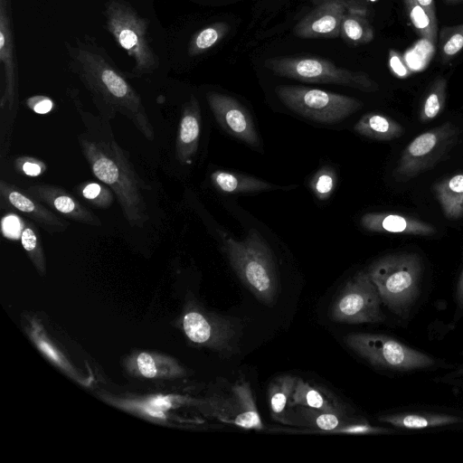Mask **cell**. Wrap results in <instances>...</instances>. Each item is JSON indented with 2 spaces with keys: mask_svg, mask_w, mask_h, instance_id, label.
<instances>
[{
  "mask_svg": "<svg viewBox=\"0 0 463 463\" xmlns=\"http://www.w3.org/2000/svg\"><path fill=\"white\" fill-rule=\"evenodd\" d=\"M85 131L78 135L80 148L92 174L116 194L123 215L132 227L149 219L143 191L150 189L136 172L128 153L114 137L109 120L85 110L78 91H68Z\"/></svg>",
  "mask_w": 463,
  "mask_h": 463,
  "instance_id": "cell-1",
  "label": "cell"
},
{
  "mask_svg": "<svg viewBox=\"0 0 463 463\" xmlns=\"http://www.w3.org/2000/svg\"><path fill=\"white\" fill-rule=\"evenodd\" d=\"M71 66L90 91L93 102L106 119L119 113L130 120L149 141L155 139V130L138 93L94 44L78 42L69 47Z\"/></svg>",
  "mask_w": 463,
  "mask_h": 463,
  "instance_id": "cell-2",
  "label": "cell"
},
{
  "mask_svg": "<svg viewBox=\"0 0 463 463\" xmlns=\"http://www.w3.org/2000/svg\"><path fill=\"white\" fill-rule=\"evenodd\" d=\"M229 262L242 284L262 303L272 306L278 292V274L272 251L256 229L237 241L223 242Z\"/></svg>",
  "mask_w": 463,
  "mask_h": 463,
  "instance_id": "cell-3",
  "label": "cell"
},
{
  "mask_svg": "<svg viewBox=\"0 0 463 463\" xmlns=\"http://www.w3.org/2000/svg\"><path fill=\"white\" fill-rule=\"evenodd\" d=\"M422 265L416 253H395L374 261L367 272L382 302L396 315L406 317L420 292Z\"/></svg>",
  "mask_w": 463,
  "mask_h": 463,
  "instance_id": "cell-4",
  "label": "cell"
},
{
  "mask_svg": "<svg viewBox=\"0 0 463 463\" xmlns=\"http://www.w3.org/2000/svg\"><path fill=\"white\" fill-rule=\"evenodd\" d=\"M265 68L274 74L304 82L336 84L364 92H373L378 84L364 71L340 68L317 56H279L265 61Z\"/></svg>",
  "mask_w": 463,
  "mask_h": 463,
  "instance_id": "cell-5",
  "label": "cell"
},
{
  "mask_svg": "<svg viewBox=\"0 0 463 463\" xmlns=\"http://www.w3.org/2000/svg\"><path fill=\"white\" fill-rule=\"evenodd\" d=\"M105 17L108 31L135 61L132 73L137 77L154 71L158 60L147 42V20L121 0H109L106 4Z\"/></svg>",
  "mask_w": 463,
  "mask_h": 463,
  "instance_id": "cell-6",
  "label": "cell"
},
{
  "mask_svg": "<svg viewBox=\"0 0 463 463\" xmlns=\"http://www.w3.org/2000/svg\"><path fill=\"white\" fill-rule=\"evenodd\" d=\"M275 93L292 111L320 123H335L363 107V103L346 95L297 85H279Z\"/></svg>",
  "mask_w": 463,
  "mask_h": 463,
  "instance_id": "cell-7",
  "label": "cell"
},
{
  "mask_svg": "<svg viewBox=\"0 0 463 463\" xmlns=\"http://www.w3.org/2000/svg\"><path fill=\"white\" fill-rule=\"evenodd\" d=\"M346 345L372 365L396 371L428 368L435 364L430 355L381 334L350 333Z\"/></svg>",
  "mask_w": 463,
  "mask_h": 463,
  "instance_id": "cell-8",
  "label": "cell"
},
{
  "mask_svg": "<svg viewBox=\"0 0 463 463\" xmlns=\"http://www.w3.org/2000/svg\"><path fill=\"white\" fill-rule=\"evenodd\" d=\"M459 129L451 122L417 136L403 149L393 171L397 180L407 181L429 170L445 156L458 140Z\"/></svg>",
  "mask_w": 463,
  "mask_h": 463,
  "instance_id": "cell-9",
  "label": "cell"
},
{
  "mask_svg": "<svg viewBox=\"0 0 463 463\" xmlns=\"http://www.w3.org/2000/svg\"><path fill=\"white\" fill-rule=\"evenodd\" d=\"M382 298L367 271L354 274L335 299L331 319L345 324L379 323L384 320Z\"/></svg>",
  "mask_w": 463,
  "mask_h": 463,
  "instance_id": "cell-10",
  "label": "cell"
},
{
  "mask_svg": "<svg viewBox=\"0 0 463 463\" xmlns=\"http://www.w3.org/2000/svg\"><path fill=\"white\" fill-rule=\"evenodd\" d=\"M0 61L5 74V84L0 99V156L4 159L9 150L18 101L17 69L9 0H0Z\"/></svg>",
  "mask_w": 463,
  "mask_h": 463,
  "instance_id": "cell-11",
  "label": "cell"
},
{
  "mask_svg": "<svg viewBox=\"0 0 463 463\" xmlns=\"http://www.w3.org/2000/svg\"><path fill=\"white\" fill-rule=\"evenodd\" d=\"M183 327L191 341L213 348L224 357L239 352L241 326L234 317L194 309L184 315Z\"/></svg>",
  "mask_w": 463,
  "mask_h": 463,
  "instance_id": "cell-12",
  "label": "cell"
},
{
  "mask_svg": "<svg viewBox=\"0 0 463 463\" xmlns=\"http://www.w3.org/2000/svg\"><path fill=\"white\" fill-rule=\"evenodd\" d=\"M359 4L355 0H323L298 22L294 33L303 39L339 37L345 13Z\"/></svg>",
  "mask_w": 463,
  "mask_h": 463,
  "instance_id": "cell-13",
  "label": "cell"
},
{
  "mask_svg": "<svg viewBox=\"0 0 463 463\" xmlns=\"http://www.w3.org/2000/svg\"><path fill=\"white\" fill-rule=\"evenodd\" d=\"M207 101L217 122L228 134L251 146H260L253 120L238 100L231 96L211 91L207 94Z\"/></svg>",
  "mask_w": 463,
  "mask_h": 463,
  "instance_id": "cell-14",
  "label": "cell"
},
{
  "mask_svg": "<svg viewBox=\"0 0 463 463\" xmlns=\"http://www.w3.org/2000/svg\"><path fill=\"white\" fill-rule=\"evenodd\" d=\"M0 199L3 204L26 215L51 234L62 232L69 227L67 221L49 210L44 203L4 180L0 181Z\"/></svg>",
  "mask_w": 463,
  "mask_h": 463,
  "instance_id": "cell-15",
  "label": "cell"
},
{
  "mask_svg": "<svg viewBox=\"0 0 463 463\" xmlns=\"http://www.w3.org/2000/svg\"><path fill=\"white\" fill-rule=\"evenodd\" d=\"M217 411L224 422L248 430L264 429L250 383L242 378L232 387L230 396L224 398Z\"/></svg>",
  "mask_w": 463,
  "mask_h": 463,
  "instance_id": "cell-16",
  "label": "cell"
},
{
  "mask_svg": "<svg viewBox=\"0 0 463 463\" xmlns=\"http://www.w3.org/2000/svg\"><path fill=\"white\" fill-rule=\"evenodd\" d=\"M26 192L69 220L96 227L102 224L100 219L89 208L59 186L36 184L27 187Z\"/></svg>",
  "mask_w": 463,
  "mask_h": 463,
  "instance_id": "cell-17",
  "label": "cell"
},
{
  "mask_svg": "<svg viewBox=\"0 0 463 463\" xmlns=\"http://www.w3.org/2000/svg\"><path fill=\"white\" fill-rule=\"evenodd\" d=\"M201 110L197 99L191 96L184 104L175 140V156L181 165L191 164L198 149Z\"/></svg>",
  "mask_w": 463,
  "mask_h": 463,
  "instance_id": "cell-18",
  "label": "cell"
},
{
  "mask_svg": "<svg viewBox=\"0 0 463 463\" xmlns=\"http://www.w3.org/2000/svg\"><path fill=\"white\" fill-rule=\"evenodd\" d=\"M361 224L370 232L431 236L436 228L421 220L386 213H368L362 216Z\"/></svg>",
  "mask_w": 463,
  "mask_h": 463,
  "instance_id": "cell-19",
  "label": "cell"
},
{
  "mask_svg": "<svg viewBox=\"0 0 463 463\" xmlns=\"http://www.w3.org/2000/svg\"><path fill=\"white\" fill-rule=\"evenodd\" d=\"M290 407L305 406L312 409L346 414L344 404L330 392L298 377L290 398Z\"/></svg>",
  "mask_w": 463,
  "mask_h": 463,
  "instance_id": "cell-20",
  "label": "cell"
},
{
  "mask_svg": "<svg viewBox=\"0 0 463 463\" xmlns=\"http://www.w3.org/2000/svg\"><path fill=\"white\" fill-rule=\"evenodd\" d=\"M295 411H290V420L293 426L313 429L315 431L334 433L335 430L354 420L346 414L319 411L305 406H294Z\"/></svg>",
  "mask_w": 463,
  "mask_h": 463,
  "instance_id": "cell-21",
  "label": "cell"
},
{
  "mask_svg": "<svg viewBox=\"0 0 463 463\" xmlns=\"http://www.w3.org/2000/svg\"><path fill=\"white\" fill-rule=\"evenodd\" d=\"M298 377L280 374L273 378L268 387L269 405L271 418L282 424L292 425L289 418L290 398Z\"/></svg>",
  "mask_w": 463,
  "mask_h": 463,
  "instance_id": "cell-22",
  "label": "cell"
},
{
  "mask_svg": "<svg viewBox=\"0 0 463 463\" xmlns=\"http://www.w3.org/2000/svg\"><path fill=\"white\" fill-rule=\"evenodd\" d=\"M373 36L365 7L359 4L350 8L341 22L340 37L349 44L361 45L372 42Z\"/></svg>",
  "mask_w": 463,
  "mask_h": 463,
  "instance_id": "cell-23",
  "label": "cell"
},
{
  "mask_svg": "<svg viewBox=\"0 0 463 463\" xmlns=\"http://www.w3.org/2000/svg\"><path fill=\"white\" fill-rule=\"evenodd\" d=\"M213 185L224 194L255 193L277 188V186L254 176L224 170L212 173Z\"/></svg>",
  "mask_w": 463,
  "mask_h": 463,
  "instance_id": "cell-24",
  "label": "cell"
},
{
  "mask_svg": "<svg viewBox=\"0 0 463 463\" xmlns=\"http://www.w3.org/2000/svg\"><path fill=\"white\" fill-rule=\"evenodd\" d=\"M354 128L357 134L377 140H392L403 133V128L398 122L374 112L362 116Z\"/></svg>",
  "mask_w": 463,
  "mask_h": 463,
  "instance_id": "cell-25",
  "label": "cell"
},
{
  "mask_svg": "<svg viewBox=\"0 0 463 463\" xmlns=\"http://www.w3.org/2000/svg\"><path fill=\"white\" fill-rule=\"evenodd\" d=\"M379 420L397 428L420 430L462 422L463 419L447 414L398 413L382 416Z\"/></svg>",
  "mask_w": 463,
  "mask_h": 463,
  "instance_id": "cell-26",
  "label": "cell"
},
{
  "mask_svg": "<svg viewBox=\"0 0 463 463\" xmlns=\"http://www.w3.org/2000/svg\"><path fill=\"white\" fill-rule=\"evenodd\" d=\"M437 199L447 218L463 215V174L455 175L435 184Z\"/></svg>",
  "mask_w": 463,
  "mask_h": 463,
  "instance_id": "cell-27",
  "label": "cell"
},
{
  "mask_svg": "<svg viewBox=\"0 0 463 463\" xmlns=\"http://www.w3.org/2000/svg\"><path fill=\"white\" fill-rule=\"evenodd\" d=\"M230 26L223 22L211 24L192 37L188 53L190 56L202 54L218 44L229 33Z\"/></svg>",
  "mask_w": 463,
  "mask_h": 463,
  "instance_id": "cell-28",
  "label": "cell"
},
{
  "mask_svg": "<svg viewBox=\"0 0 463 463\" xmlns=\"http://www.w3.org/2000/svg\"><path fill=\"white\" fill-rule=\"evenodd\" d=\"M404 5L410 20L419 34L431 44L437 43L438 26L425 9L415 0H404Z\"/></svg>",
  "mask_w": 463,
  "mask_h": 463,
  "instance_id": "cell-29",
  "label": "cell"
},
{
  "mask_svg": "<svg viewBox=\"0 0 463 463\" xmlns=\"http://www.w3.org/2000/svg\"><path fill=\"white\" fill-rule=\"evenodd\" d=\"M446 88L447 81L444 78H439L432 83L420 109V120L433 119L440 113L445 104Z\"/></svg>",
  "mask_w": 463,
  "mask_h": 463,
  "instance_id": "cell-30",
  "label": "cell"
},
{
  "mask_svg": "<svg viewBox=\"0 0 463 463\" xmlns=\"http://www.w3.org/2000/svg\"><path fill=\"white\" fill-rule=\"evenodd\" d=\"M21 243L33 262L40 269H44V255L39 232L33 222L23 220L20 234Z\"/></svg>",
  "mask_w": 463,
  "mask_h": 463,
  "instance_id": "cell-31",
  "label": "cell"
},
{
  "mask_svg": "<svg viewBox=\"0 0 463 463\" xmlns=\"http://www.w3.org/2000/svg\"><path fill=\"white\" fill-rule=\"evenodd\" d=\"M439 52L444 61H449L463 50V24L445 26L440 30Z\"/></svg>",
  "mask_w": 463,
  "mask_h": 463,
  "instance_id": "cell-32",
  "label": "cell"
},
{
  "mask_svg": "<svg viewBox=\"0 0 463 463\" xmlns=\"http://www.w3.org/2000/svg\"><path fill=\"white\" fill-rule=\"evenodd\" d=\"M336 180L335 170L329 166H324L312 177L309 186L319 200H326L334 192Z\"/></svg>",
  "mask_w": 463,
  "mask_h": 463,
  "instance_id": "cell-33",
  "label": "cell"
},
{
  "mask_svg": "<svg viewBox=\"0 0 463 463\" xmlns=\"http://www.w3.org/2000/svg\"><path fill=\"white\" fill-rule=\"evenodd\" d=\"M82 196L97 208H109L112 203L113 196L110 191L98 183H86L80 186Z\"/></svg>",
  "mask_w": 463,
  "mask_h": 463,
  "instance_id": "cell-34",
  "label": "cell"
},
{
  "mask_svg": "<svg viewBox=\"0 0 463 463\" xmlns=\"http://www.w3.org/2000/svg\"><path fill=\"white\" fill-rule=\"evenodd\" d=\"M394 430L386 428L375 427L364 420H354L340 427L334 433L344 434H386Z\"/></svg>",
  "mask_w": 463,
  "mask_h": 463,
  "instance_id": "cell-35",
  "label": "cell"
},
{
  "mask_svg": "<svg viewBox=\"0 0 463 463\" xmlns=\"http://www.w3.org/2000/svg\"><path fill=\"white\" fill-rule=\"evenodd\" d=\"M15 168L28 176H38L45 170V165L42 161L33 157H18L15 162Z\"/></svg>",
  "mask_w": 463,
  "mask_h": 463,
  "instance_id": "cell-36",
  "label": "cell"
},
{
  "mask_svg": "<svg viewBox=\"0 0 463 463\" xmlns=\"http://www.w3.org/2000/svg\"><path fill=\"white\" fill-rule=\"evenodd\" d=\"M26 105L35 113L45 114L52 110V100L46 96H33L26 99Z\"/></svg>",
  "mask_w": 463,
  "mask_h": 463,
  "instance_id": "cell-37",
  "label": "cell"
},
{
  "mask_svg": "<svg viewBox=\"0 0 463 463\" xmlns=\"http://www.w3.org/2000/svg\"><path fill=\"white\" fill-rule=\"evenodd\" d=\"M137 364L140 373L146 378H153L156 375V366L152 356L142 353L137 356Z\"/></svg>",
  "mask_w": 463,
  "mask_h": 463,
  "instance_id": "cell-38",
  "label": "cell"
},
{
  "mask_svg": "<svg viewBox=\"0 0 463 463\" xmlns=\"http://www.w3.org/2000/svg\"><path fill=\"white\" fill-rule=\"evenodd\" d=\"M390 67L399 76H404L407 74V69L402 65L400 55L394 51H390L389 56Z\"/></svg>",
  "mask_w": 463,
  "mask_h": 463,
  "instance_id": "cell-39",
  "label": "cell"
},
{
  "mask_svg": "<svg viewBox=\"0 0 463 463\" xmlns=\"http://www.w3.org/2000/svg\"><path fill=\"white\" fill-rule=\"evenodd\" d=\"M147 404L158 410L165 411L172 406V402L171 399H169V397L157 396L156 398H153Z\"/></svg>",
  "mask_w": 463,
  "mask_h": 463,
  "instance_id": "cell-40",
  "label": "cell"
},
{
  "mask_svg": "<svg viewBox=\"0 0 463 463\" xmlns=\"http://www.w3.org/2000/svg\"><path fill=\"white\" fill-rule=\"evenodd\" d=\"M428 13L430 17L437 23L434 0H415Z\"/></svg>",
  "mask_w": 463,
  "mask_h": 463,
  "instance_id": "cell-41",
  "label": "cell"
},
{
  "mask_svg": "<svg viewBox=\"0 0 463 463\" xmlns=\"http://www.w3.org/2000/svg\"><path fill=\"white\" fill-rule=\"evenodd\" d=\"M38 345L41 350L50 358H52L55 362L60 361L59 355L57 354L56 351L49 344H47L44 341H39Z\"/></svg>",
  "mask_w": 463,
  "mask_h": 463,
  "instance_id": "cell-42",
  "label": "cell"
},
{
  "mask_svg": "<svg viewBox=\"0 0 463 463\" xmlns=\"http://www.w3.org/2000/svg\"><path fill=\"white\" fill-rule=\"evenodd\" d=\"M456 301L460 308H463V271L456 288Z\"/></svg>",
  "mask_w": 463,
  "mask_h": 463,
  "instance_id": "cell-43",
  "label": "cell"
},
{
  "mask_svg": "<svg viewBox=\"0 0 463 463\" xmlns=\"http://www.w3.org/2000/svg\"><path fill=\"white\" fill-rule=\"evenodd\" d=\"M144 410L146 412H147L148 414H150L153 417L162 418V419L165 418V414L163 413V411L158 410L149 404H146L145 406Z\"/></svg>",
  "mask_w": 463,
  "mask_h": 463,
  "instance_id": "cell-44",
  "label": "cell"
},
{
  "mask_svg": "<svg viewBox=\"0 0 463 463\" xmlns=\"http://www.w3.org/2000/svg\"><path fill=\"white\" fill-rule=\"evenodd\" d=\"M449 3H456V2H459V1H462V0H445Z\"/></svg>",
  "mask_w": 463,
  "mask_h": 463,
  "instance_id": "cell-45",
  "label": "cell"
},
{
  "mask_svg": "<svg viewBox=\"0 0 463 463\" xmlns=\"http://www.w3.org/2000/svg\"><path fill=\"white\" fill-rule=\"evenodd\" d=\"M369 1H376V0H369Z\"/></svg>",
  "mask_w": 463,
  "mask_h": 463,
  "instance_id": "cell-46",
  "label": "cell"
}]
</instances>
